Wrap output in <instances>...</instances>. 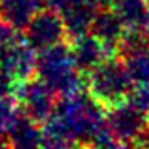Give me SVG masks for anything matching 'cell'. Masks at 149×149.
Listing matches in <instances>:
<instances>
[{"mask_svg": "<svg viewBox=\"0 0 149 149\" xmlns=\"http://www.w3.org/2000/svg\"><path fill=\"white\" fill-rule=\"evenodd\" d=\"M131 79H136L141 84H149V45L131 47L127 61L124 62Z\"/></svg>", "mask_w": 149, "mask_h": 149, "instance_id": "ba28073f", "label": "cell"}, {"mask_svg": "<svg viewBox=\"0 0 149 149\" xmlns=\"http://www.w3.org/2000/svg\"><path fill=\"white\" fill-rule=\"evenodd\" d=\"M146 149H149V141H148V142H146Z\"/></svg>", "mask_w": 149, "mask_h": 149, "instance_id": "9a60e30c", "label": "cell"}, {"mask_svg": "<svg viewBox=\"0 0 149 149\" xmlns=\"http://www.w3.org/2000/svg\"><path fill=\"white\" fill-rule=\"evenodd\" d=\"M142 111L137 107H117L114 112H111L109 119V131L119 137V139H132L139 134L142 129Z\"/></svg>", "mask_w": 149, "mask_h": 149, "instance_id": "5b68a950", "label": "cell"}, {"mask_svg": "<svg viewBox=\"0 0 149 149\" xmlns=\"http://www.w3.org/2000/svg\"><path fill=\"white\" fill-rule=\"evenodd\" d=\"M24 104L30 117L45 119L52 109V89L45 82L29 86L27 92L24 95Z\"/></svg>", "mask_w": 149, "mask_h": 149, "instance_id": "8992f818", "label": "cell"}, {"mask_svg": "<svg viewBox=\"0 0 149 149\" xmlns=\"http://www.w3.org/2000/svg\"><path fill=\"white\" fill-rule=\"evenodd\" d=\"M14 124H15V117L12 106L8 102L0 101V132H3L5 129H12Z\"/></svg>", "mask_w": 149, "mask_h": 149, "instance_id": "5bb4252c", "label": "cell"}, {"mask_svg": "<svg viewBox=\"0 0 149 149\" xmlns=\"http://www.w3.org/2000/svg\"><path fill=\"white\" fill-rule=\"evenodd\" d=\"M12 139L14 149H40L42 134H39L27 119H24L20 122L15 121L12 126Z\"/></svg>", "mask_w": 149, "mask_h": 149, "instance_id": "9c48e42d", "label": "cell"}, {"mask_svg": "<svg viewBox=\"0 0 149 149\" xmlns=\"http://www.w3.org/2000/svg\"><path fill=\"white\" fill-rule=\"evenodd\" d=\"M119 19L122 22H129L131 25H144L148 10L141 0H119Z\"/></svg>", "mask_w": 149, "mask_h": 149, "instance_id": "8fae6325", "label": "cell"}, {"mask_svg": "<svg viewBox=\"0 0 149 149\" xmlns=\"http://www.w3.org/2000/svg\"><path fill=\"white\" fill-rule=\"evenodd\" d=\"M131 75L126 65L114 61L101 62L94 69L92 91L104 102H117L124 99L131 87Z\"/></svg>", "mask_w": 149, "mask_h": 149, "instance_id": "3957f363", "label": "cell"}, {"mask_svg": "<svg viewBox=\"0 0 149 149\" xmlns=\"http://www.w3.org/2000/svg\"><path fill=\"white\" fill-rule=\"evenodd\" d=\"M57 112L50 126L57 127L69 139H92L102 129L101 112L92 101L72 95L62 102L61 109L57 107Z\"/></svg>", "mask_w": 149, "mask_h": 149, "instance_id": "6da1fadb", "label": "cell"}, {"mask_svg": "<svg viewBox=\"0 0 149 149\" xmlns=\"http://www.w3.org/2000/svg\"><path fill=\"white\" fill-rule=\"evenodd\" d=\"M35 0H3V12L12 24H27L32 20Z\"/></svg>", "mask_w": 149, "mask_h": 149, "instance_id": "30bf717a", "label": "cell"}, {"mask_svg": "<svg viewBox=\"0 0 149 149\" xmlns=\"http://www.w3.org/2000/svg\"><path fill=\"white\" fill-rule=\"evenodd\" d=\"M64 22L52 12H45L34 17L29 25V39L32 47L49 49L55 45L62 37Z\"/></svg>", "mask_w": 149, "mask_h": 149, "instance_id": "277c9868", "label": "cell"}, {"mask_svg": "<svg viewBox=\"0 0 149 149\" xmlns=\"http://www.w3.org/2000/svg\"><path fill=\"white\" fill-rule=\"evenodd\" d=\"M75 64L84 69H95L101 64L102 59V47L101 42L95 37H82L72 47Z\"/></svg>", "mask_w": 149, "mask_h": 149, "instance_id": "52a82bcc", "label": "cell"}, {"mask_svg": "<svg viewBox=\"0 0 149 149\" xmlns=\"http://www.w3.org/2000/svg\"><path fill=\"white\" fill-rule=\"evenodd\" d=\"M75 59L72 49L55 44L44 50L39 59V69L42 79L52 91H61L62 94L72 95L79 86V75L75 72Z\"/></svg>", "mask_w": 149, "mask_h": 149, "instance_id": "7a4b0ae2", "label": "cell"}, {"mask_svg": "<svg viewBox=\"0 0 149 149\" xmlns=\"http://www.w3.org/2000/svg\"><path fill=\"white\" fill-rule=\"evenodd\" d=\"M121 19L116 17V15H109V14H102L94 17V25H99V30L95 37L99 39L101 37L102 40H111V39H116L119 35V30H121Z\"/></svg>", "mask_w": 149, "mask_h": 149, "instance_id": "7c38bea8", "label": "cell"}, {"mask_svg": "<svg viewBox=\"0 0 149 149\" xmlns=\"http://www.w3.org/2000/svg\"><path fill=\"white\" fill-rule=\"evenodd\" d=\"M70 139L61 132L57 127L49 124L47 129L42 132L40 149H70Z\"/></svg>", "mask_w": 149, "mask_h": 149, "instance_id": "4fadbf2b", "label": "cell"}]
</instances>
